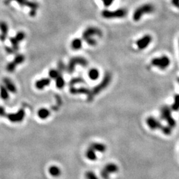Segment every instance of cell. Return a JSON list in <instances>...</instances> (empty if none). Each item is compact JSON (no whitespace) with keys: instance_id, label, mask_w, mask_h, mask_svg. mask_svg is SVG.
Listing matches in <instances>:
<instances>
[{"instance_id":"1","label":"cell","mask_w":179,"mask_h":179,"mask_svg":"<svg viewBox=\"0 0 179 179\" xmlns=\"http://www.w3.org/2000/svg\"><path fill=\"white\" fill-rule=\"evenodd\" d=\"M111 80H112V75L109 72H107L104 75V78L101 82L93 88L92 90H90V92L88 95L87 100L88 101H92L96 95L99 94L101 91H103L104 89H105L109 86V83L111 82Z\"/></svg>"},{"instance_id":"2","label":"cell","mask_w":179,"mask_h":179,"mask_svg":"<svg viewBox=\"0 0 179 179\" xmlns=\"http://www.w3.org/2000/svg\"><path fill=\"white\" fill-rule=\"evenodd\" d=\"M147 126L151 130H160L165 135H170L172 133V128L170 127L165 126L161 123L153 116H149L146 119Z\"/></svg>"},{"instance_id":"3","label":"cell","mask_w":179,"mask_h":179,"mask_svg":"<svg viewBox=\"0 0 179 179\" xmlns=\"http://www.w3.org/2000/svg\"><path fill=\"white\" fill-rule=\"evenodd\" d=\"M102 35L101 31L97 27H89L85 29L82 34V39L86 41L90 46H95L97 44V41L93 39V37H101Z\"/></svg>"},{"instance_id":"4","label":"cell","mask_w":179,"mask_h":179,"mask_svg":"<svg viewBox=\"0 0 179 179\" xmlns=\"http://www.w3.org/2000/svg\"><path fill=\"white\" fill-rule=\"evenodd\" d=\"M155 11V6L151 3H145L136 9L133 14V19L139 21L144 15L153 14Z\"/></svg>"},{"instance_id":"5","label":"cell","mask_w":179,"mask_h":179,"mask_svg":"<svg viewBox=\"0 0 179 179\" xmlns=\"http://www.w3.org/2000/svg\"><path fill=\"white\" fill-rule=\"evenodd\" d=\"M171 110V108L168 105L162 106L160 109V116L161 119L167 121L168 125L173 129L176 126L177 122L172 116Z\"/></svg>"},{"instance_id":"6","label":"cell","mask_w":179,"mask_h":179,"mask_svg":"<svg viewBox=\"0 0 179 179\" xmlns=\"http://www.w3.org/2000/svg\"><path fill=\"white\" fill-rule=\"evenodd\" d=\"M77 65H80L82 67H87L88 65V62L87 60L81 57H76L72 58L66 66V70L69 74L73 73L75 70V68Z\"/></svg>"},{"instance_id":"7","label":"cell","mask_w":179,"mask_h":179,"mask_svg":"<svg viewBox=\"0 0 179 179\" xmlns=\"http://www.w3.org/2000/svg\"><path fill=\"white\" fill-rule=\"evenodd\" d=\"M127 11L125 8H120V9L116 10L113 11L104 10L101 11V16L105 19H121L123 18L127 15Z\"/></svg>"},{"instance_id":"8","label":"cell","mask_w":179,"mask_h":179,"mask_svg":"<svg viewBox=\"0 0 179 179\" xmlns=\"http://www.w3.org/2000/svg\"><path fill=\"white\" fill-rule=\"evenodd\" d=\"M12 1H15L19 3L21 6H27L30 8L29 14L31 17L35 16L37 14V10L39 7V4L35 2H29V0H6L5 3L9 4Z\"/></svg>"},{"instance_id":"9","label":"cell","mask_w":179,"mask_h":179,"mask_svg":"<svg viewBox=\"0 0 179 179\" xmlns=\"http://www.w3.org/2000/svg\"><path fill=\"white\" fill-rule=\"evenodd\" d=\"M151 64L153 66L158 68L161 70H165L170 66V60L169 57L163 55L161 57L153 58L151 61Z\"/></svg>"},{"instance_id":"10","label":"cell","mask_w":179,"mask_h":179,"mask_svg":"<svg viewBox=\"0 0 179 179\" xmlns=\"http://www.w3.org/2000/svg\"><path fill=\"white\" fill-rule=\"evenodd\" d=\"M118 170L119 167L116 164L113 163H109L108 164H106L101 170V177L103 179H109L111 174L116 173Z\"/></svg>"},{"instance_id":"11","label":"cell","mask_w":179,"mask_h":179,"mask_svg":"<svg viewBox=\"0 0 179 179\" xmlns=\"http://www.w3.org/2000/svg\"><path fill=\"white\" fill-rule=\"evenodd\" d=\"M153 38L150 35H145L138 39L136 42V45L139 50H144L151 44Z\"/></svg>"},{"instance_id":"12","label":"cell","mask_w":179,"mask_h":179,"mask_svg":"<svg viewBox=\"0 0 179 179\" xmlns=\"http://www.w3.org/2000/svg\"><path fill=\"white\" fill-rule=\"evenodd\" d=\"M25 116V111L23 109H20L16 113H11L8 115V119L12 122H20L23 120Z\"/></svg>"},{"instance_id":"13","label":"cell","mask_w":179,"mask_h":179,"mask_svg":"<svg viewBox=\"0 0 179 179\" xmlns=\"http://www.w3.org/2000/svg\"><path fill=\"white\" fill-rule=\"evenodd\" d=\"M24 61H25V57L23 56V55L22 54L18 55V56L15 58L14 61L9 64V65L7 66V70L11 72H14L16 66L23 62Z\"/></svg>"},{"instance_id":"14","label":"cell","mask_w":179,"mask_h":179,"mask_svg":"<svg viewBox=\"0 0 179 179\" xmlns=\"http://www.w3.org/2000/svg\"><path fill=\"white\" fill-rule=\"evenodd\" d=\"M70 92L72 94H87L88 95L90 90L87 88L85 87H80V88H75L72 86L70 89Z\"/></svg>"},{"instance_id":"15","label":"cell","mask_w":179,"mask_h":179,"mask_svg":"<svg viewBox=\"0 0 179 179\" xmlns=\"http://www.w3.org/2000/svg\"><path fill=\"white\" fill-rule=\"evenodd\" d=\"M50 82L51 80L50 78H41L40 80H38L35 82V87L38 90H42L46 86H48L50 84Z\"/></svg>"},{"instance_id":"16","label":"cell","mask_w":179,"mask_h":179,"mask_svg":"<svg viewBox=\"0 0 179 179\" xmlns=\"http://www.w3.org/2000/svg\"><path fill=\"white\" fill-rule=\"evenodd\" d=\"M89 147L92 149L93 150H94L96 152L99 153H104L106 151V146L104 143H97L94 142L90 144Z\"/></svg>"},{"instance_id":"17","label":"cell","mask_w":179,"mask_h":179,"mask_svg":"<svg viewBox=\"0 0 179 179\" xmlns=\"http://www.w3.org/2000/svg\"><path fill=\"white\" fill-rule=\"evenodd\" d=\"M49 173L53 177L57 178L61 175V169L57 165H52L49 168Z\"/></svg>"},{"instance_id":"18","label":"cell","mask_w":179,"mask_h":179,"mask_svg":"<svg viewBox=\"0 0 179 179\" xmlns=\"http://www.w3.org/2000/svg\"><path fill=\"white\" fill-rule=\"evenodd\" d=\"M85 155H86V158L90 160L93 161L97 159V155L96 154V151L93 150L90 147H88L86 150V153H85Z\"/></svg>"},{"instance_id":"19","label":"cell","mask_w":179,"mask_h":179,"mask_svg":"<svg viewBox=\"0 0 179 179\" xmlns=\"http://www.w3.org/2000/svg\"><path fill=\"white\" fill-rule=\"evenodd\" d=\"M82 46V39L76 38L74 40H72L71 42V48L74 50H80Z\"/></svg>"},{"instance_id":"20","label":"cell","mask_w":179,"mask_h":179,"mask_svg":"<svg viewBox=\"0 0 179 179\" xmlns=\"http://www.w3.org/2000/svg\"><path fill=\"white\" fill-rule=\"evenodd\" d=\"M38 116L41 119H45L47 118L50 114V111L46 108H41L38 111Z\"/></svg>"},{"instance_id":"21","label":"cell","mask_w":179,"mask_h":179,"mask_svg":"<svg viewBox=\"0 0 179 179\" xmlns=\"http://www.w3.org/2000/svg\"><path fill=\"white\" fill-rule=\"evenodd\" d=\"M100 72L97 69H91L88 72L89 78L92 80H96L99 78Z\"/></svg>"},{"instance_id":"22","label":"cell","mask_w":179,"mask_h":179,"mask_svg":"<svg viewBox=\"0 0 179 179\" xmlns=\"http://www.w3.org/2000/svg\"><path fill=\"white\" fill-rule=\"evenodd\" d=\"M4 83H5L6 88H7L8 90H10L11 92L13 93H15L16 92V88L15 86V85L10 79L6 78L4 80Z\"/></svg>"},{"instance_id":"23","label":"cell","mask_w":179,"mask_h":179,"mask_svg":"<svg viewBox=\"0 0 179 179\" xmlns=\"http://www.w3.org/2000/svg\"><path fill=\"white\" fill-rule=\"evenodd\" d=\"M0 28H1V30L3 33L1 39H2V41H4L7 36V31H8L7 25L5 22H0Z\"/></svg>"},{"instance_id":"24","label":"cell","mask_w":179,"mask_h":179,"mask_svg":"<svg viewBox=\"0 0 179 179\" xmlns=\"http://www.w3.org/2000/svg\"><path fill=\"white\" fill-rule=\"evenodd\" d=\"M171 109L174 112L179 110V94H176L174 97V102L171 105Z\"/></svg>"},{"instance_id":"25","label":"cell","mask_w":179,"mask_h":179,"mask_svg":"<svg viewBox=\"0 0 179 179\" xmlns=\"http://www.w3.org/2000/svg\"><path fill=\"white\" fill-rule=\"evenodd\" d=\"M65 85V81L64 80L62 74L59 75L56 78V86L58 89H62Z\"/></svg>"},{"instance_id":"26","label":"cell","mask_w":179,"mask_h":179,"mask_svg":"<svg viewBox=\"0 0 179 179\" xmlns=\"http://www.w3.org/2000/svg\"><path fill=\"white\" fill-rule=\"evenodd\" d=\"M83 83H85V80H84V78H82V77H76V78H72V80H70L69 85L72 87V86H74L76 84H83Z\"/></svg>"},{"instance_id":"27","label":"cell","mask_w":179,"mask_h":179,"mask_svg":"<svg viewBox=\"0 0 179 179\" xmlns=\"http://www.w3.org/2000/svg\"><path fill=\"white\" fill-rule=\"evenodd\" d=\"M84 177L86 179H99L96 174L91 170H88L84 174Z\"/></svg>"},{"instance_id":"28","label":"cell","mask_w":179,"mask_h":179,"mask_svg":"<svg viewBox=\"0 0 179 179\" xmlns=\"http://www.w3.org/2000/svg\"><path fill=\"white\" fill-rule=\"evenodd\" d=\"M61 74L60 73L58 70L55 69H51L49 71V76L51 79H56L59 75Z\"/></svg>"},{"instance_id":"29","label":"cell","mask_w":179,"mask_h":179,"mask_svg":"<svg viewBox=\"0 0 179 179\" xmlns=\"http://www.w3.org/2000/svg\"><path fill=\"white\" fill-rule=\"evenodd\" d=\"M65 69H66V67L65 66V64H64L62 61H60L58 64V69H57L58 72L61 74H62V72L65 71Z\"/></svg>"},{"instance_id":"30","label":"cell","mask_w":179,"mask_h":179,"mask_svg":"<svg viewBox=\"0 0 179 179\" xmlns=\"http://www.w3.org/2000/svg\"><path fill=\"white\" fill-rule=\"evenodd\" d=\"M1 95H2V97H3V98L5 99V100H7L8 98V97H9L7 90L3 87L2 88V90H1Z\"/></svg>"},{"instance_id":"31","label":"cell","mask_w":179,"mask_h":179,"mask_svg":"<svg viewBox=\"0 0 179 179\" xmlns=\"http://www.w3.org/2000/svg\"><path fill=\"white\" fill-rule=\"evenodd\" d=\"M105 7H109L113 3L114 0H101Z\"/></svg>"},{"instance_id":"32","label":"cell","mask_w":179,"mask_h":179,"mask_svg":"<svg viewBox=\"0 0 179 179\" xmlns=\"http://www.w3.org/2000/svg\"><path fill=\"white\" fill-rule=\"evenodd\" d=\"M171 3L173 6L179 9V0H171Z\"/></svg>"},{"instance_id":"33","label":"cell","mask_w":179,"mask_h":179,"mask_svg":"<svg viewBox=\"0 0 179 179\" xmlns=\"http://www.w3.org/2000/svg\"><path fill=\"white\" fill-rule=\"evenodd\" d=\"M177 82H178V83L179 84V77L177 78Z\"/></svg>"},{"instance_id":"34","label":"cell","mask_w":179,"mask_h":179,"mask_svg":"<svg viewBox=\"0 0 179 179\" xmlns=\"http://www.w3.org/2000/svg\"><path fill=\"white\" fill-rule=\"evenodd\" d=\"M178 45H179V41H178Z\"/></svg>"}]
</instances>
